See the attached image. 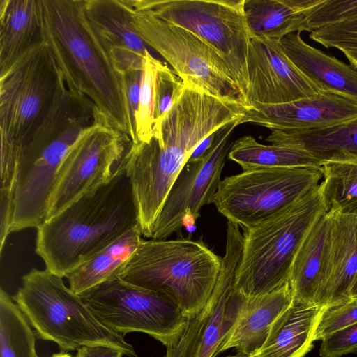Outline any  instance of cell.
I'll list each match as a JSON object with an SVG mask.
<instances>
[{"label":"cell","instance_id":"obj_42","mask_svg":"<svg viewBox=\"0 0 357 357\" xmlns=\"http://www.w3.org/2000/svg\"><path fill=\"white\" fill-rule=\"evenodd\" d=\"M351 299H357V275L351 290Z\"/></svg>","mask_w":357,"mask_h":357},{"label":"cell","instance_id":"obj_3","mask_svg":"<svg viewBox=\"0 0 357 357\" xmlns=\"http://www.w3.org/2000/svg\"><path fill=\"white\" fill-rule=\"evenodd\" d=\"M137 226L135 199L123 157L107 182L36 228V252L47 271L66 278Z\"/></svg>","mask_w":357,"mask_h":357},{"label":"cell","instance_id":"obj_6","mask_svg":"<svg viewBox=\"0 0 357 357\" xmlns=\"http://www.w3.org/2000/svg\"><path fill=\"white\" fill-rule=\"evenodd\" d=\"M325 213L319 183L273 217L244 229L235 289L252 298L271 292L288 282L301 243Z\"/></svg>","mask_w":357,"mask_h":357},{"label":"cell","instance_id":"obj_20","mask_svg":"<svg viewBox=\"0 0 357 357\" xmlns=\"http://www.w3.org/2000/svg\"><path fill=\"white\" fill-rule=\"evenodd\" d=\"M280 45L301 73L320 90L340 93L357 100V69L306 43L301 32L290 33Z\"/></svg>","mask_w":357,"mask_h":357},{"label":"cell","instance_id":"obj_5","mask_svg":"<svg viewBox=\"0 0 357 357\" xmlns=\"http://www.w3.org/2000/svg\"><path fill=\"white\" fill-rule=\"evenodd\" d=\"M222 263L201 240L143 239L117 277L166 296L189 317L207 303Z\"/></svg>","mask_w":357,"mask_h":357},{"label":"cell","instance_id":"obj_44","mask_svg":"<svg viewBox=\"0 0 357 357\" xmlns=\"http://www.w3.org/2000/svg\"><path fill=\"white\" fill-rule=\"evenodd\" d=\"M226 357H248L245 355H243L242 354H240V353H237L236 355H234V356H227Z\"/></svg>","mask_w":357,"mask_h":357},{"label":"cell","instance_id":"obj_15","mask_svg":"<svg viewBox=\"0 0 357 357\" xmlns=\"http://www.w3.org/2000/svg\"><path fill=\"white\" fill-rule=\"evenodd\" d=\"M241 119L220 128L212 146L201 158L188 160L174 181L149 238L165 240L183 226L194 225L202 208L213 203L226 156L233 144L229 138Z\"/></svg>","mask_w":357,"mask_h":357},{"label":"cell","instance_id":"obj_35","mask_svg":"<svg viewBox=\"0 0 357 357\" xmlns=\"http://www.w3.org/2000/svg\"><path fill=\"white\" fill-rule=\"evenodd\" d=\"M310 38L326 48L357 45V22L328 26L310 33Z\"/></svg>","mask_w":357,"mask_h":357},{"label":"cell","instance_id":"obj_23","mask_svg":"<svg viewBox=\"0 0 357 357\" xmlns=\"http://www.w3.org/2000/svg\"><path fill=\"white\" fill-rule=\"evenodd\" d=\"M320 0H245L244 11L250 38L280 41L305 31V13Z\"/></svg>","mask_w":357,"mask_h":357},{"label":"cell","instance_id":"obj_1","mask_svg":"<svg viewBox=\"0 0 357 357\" xmlns=\"http://www.w3.org/2000/svg\"><path fill=\"white\" fill-rule=\"evenodd\" d=\"M247 110L239 100L220 98L184 84L151 138L130 142L124 155L142 235L149 238L178 174L198 144Z\"/></svg>","mask_w":357,"mask_h":357},{"label":"cell","instance_id":"obj_40","mask_svg":"<svg viewBox=\"0 0 357 357\" xmlns=\"http://www.w3.org/2000/svg\"><path fill=\"white\" fill-rule=\"evenodd\" d=\"M216 132L206 137L198 144V146L195 149V150L192 153L189 158V160L199 159L204 154H205V153L212 146L215 140Z\"/></svg>","mask_w":357,"mask_h":357},{"label":"cell","instance_id":"obj_28","mask_svg":"<svg viewBox=\"0 0 357 357\" xmlns=\"http://www.w3.org/2000/svg\"><path fill=\"white\" fill-rule=\"evenodd\" d=\"M321 162L320 187L326 212L357 215V155L340 152Z\"/></svg>","mask_w":357,"mask_h":357},{"label":"cell","instance_id":"obj_2","mask_svg":"<svg viewBox=\"0 0 357 357\" xmlns=\"http://www.w3.org/2000/svg\"><path fill=\"white\" fill-rule=\"evenodd\" d=\"M43 41L68 89L86 96L114 129L134 140L123 75L84 11V0H40Z\"/></svg>","mask_w":357,"mask_h":357},{"label":"cell","instance_id":"obj_10","mask_svg":"<svg viewBox=\"0 0 357 357\" xmlns=\"http://www.w3.org/2000/svg\"><path fill=\"white\" fill-rule=\"evenodd\" d=\"M321 167L257 168L221 181L213 204L244 229L273 217L319 185Z\"/></svg>","mask_w":357,"mask_h":357},{"label":"cell","instance_id":"obj_27","mask_svg":"<svg viewBox=\"0 0 357 357\" xmlns=\"http://www.w3.org/2000/svg\"><path fill=\"white\" fill-rule=\"evenodd\" d=\"M137 226L69 273L70 289L78 295L116 278L143 238Z\"/></svg>","mask_w":357,"mask_h":357},{"label":"cell","instance_id":"obj_33","mask_svg":"<svg viewBox=\"0 0 357 357\" xmlns=\"http://www.w3.org/2000/svg\"><path fill=\"white\" fill-rule=\"evenodd\" d=\"M184 83L166 63L159 61L155 89V124L170 109L180 95Z\"/></svg>","mask_w":357,"mask_h":357},{"label":"cell","instance_id":"obj_29","mask_svg":"<svg viewBox=\"0 0 357 357\" xmlns=\"http://www.w3.org/2000/svg\"><path fill=\"white\" fill-rule=\"evenodd\" d=\"M228 158L243 171L257 168H286L321 166V162L304 150L276 144H263L250 135L236 140Z\"/></svg>","mask_w":357,"mask_h":357},{"label":"cell","instance_id":"obj_41","mask_svg":"<svg viewBox=\"0 0 357 357\" xmlns=\"http://www.w3.org/2000/svg\"><path fill=\"white\" fill-rule=\"evenodd\" d=\"M337 50L344 54L350 65L357 69V45L340 47Z\"/></svg>","mask_w":357,"mask_h":357},{"label":"cell","instance_id":"obj_25","mask_svg":"<svg viewBox=\"0 0 357 357\" xmlns=\"http://www.w3.org/2000/svg\"><path fill=\"white\" fill-rule=\"evenodd\" d=\"M84 11L109 52L124 47L145 56L149 51L134 26L131 0H84Z\"/></svg>","mask_w":357,"mask_h":357},{"label":"cell","instance_id":"obj_16","mask_svg":"<svg viewBox=\"0 0 357 357\" xmlns=\"http://www.w3.org/2000/svg\"><path fill=\"white\" fill-rule=\"evenodd\" d=\"M248 72V109L257 104L290 102L321 91L291 61L278 40L250 38Z\"/></svg>","mask_w":357,"mask_h":357},{"label":"cell","instance_id":"obj_38","mask_svg":"<svg viewBox=\"0 0 357 357\" xmlns=\"http://www.w3.org/2000/svg\"><path fill=\"white\" fill-rule=\"evenodd\" d=\"M109 54L116 68L122 74L132 70L143 69L144 56L132 50L114 47L109 50Z\"/></svg>","mask_w":357,"mask_h":357},{"label":"cell","instance_id":"obj_22","mask_svg":"<svg viewBox=\"0 0 357 357\" xmlns=\"http://www.w3.org/2000/svg\"><path fill=\"white\" fill-rule=\"evenodd\" d=\"M323 310L294 302L273 324L260 349L249 357H303L314 347Z\"/></svg>","mask_w":357,"mask_h":357},{"label":"cell","instance_id":"obj_4","mask_svg":"<svg viewBox=\"0 0 357 357\" xmlns=\"http://www.w3.org/2000/svg\"><path fill=\"white\" fill-rule=\"evenodd\" d=\"M101 115L86 96L68 88L33 135L17 149L11 234L37 228L61 165L79 137Z\"/></svg>","mask_w":357,"mask_h":357},{"label":"cell","instance_id":"obj_36","mask_svg":"<svg viewBox=\"0 0 357 357\" xmlns=\"http://www.w3.org/2000/svg\"><path fill=\"white\" fill-rule=\"evenodd\" d=\"M357 352V324L338 331L322 340L321 357H341Z\"/></svg>","mask_w":357,"mask_h":357},{"label":"cell","instance_id":"obj_26","mask_svg":"<svg viewBox=\"0 0 357 357\" xmlns=\"http://www.w3.org/2000/svg\"><path fill=\"white\" fill-rule=\"evenodd\" d=\"M329 222L326 212L309 229L295 255L289 279L295 303L315 305Z\"/></svg>","mask_w":357,"mask_h":357},{"label":"cell","instance_id":"obj_43","mask_svg":"<svg viewBox=\"0 0 357 357\" xmlns=\"http://www.w3.org/2000/svg\"><path fill=\"white\" fill-rule=\"evenodd\" d=\"M50 357H73V356L68 353L61 351L60 353L54 354Z\"/></svg>","mask_w":357,"mask_h":357},{"label":"cell","instance_id":"obj_31","mask_svg":"<svg viewBox=\"0 0 357 357\" xmlns=\"http://www.w3.org/2000/svg\"><path fill=\"white\" fill-rule=\"evenodd\" d=\"M158 59L149 51L144 59L143 74L140 90L139 102L136 114V142L149 140L155 126V89Z\"/></svg>","mask_w":357,"mask_h":357},{"label":"cell","instance_id":"obj_14","mask_svg":"<svg viewBox=\"0 0 357 357\" xmlns=\"http://www.w3.org/2000/svg\"><path fill=\"white\" fill-rule=\"evenodd\" d=\"M130 141L100 115L79 137L64 158L51 192L45 220L107 182L128 150L126 142Z\"/></svg>","mask_w":357,"mask_h":357},{"label":"cell","instance_id":"obj_17","mask_svg":"<svg viewBox=\"0 0 357 357\" xmlns=\"http://www.w3.org/2000/svg\"><path fill=\"white\" fill-rule=\"evenodd\" d=\"M357 116V100L337 92L320 91L314 96L276 105H254L239 124L250 123L271 130L325 128Z\"/></svg>","mask_w":357,"mask_h":357},{"label":"cell","instance_id":"obj_34","mask_svg":"<svg viewBox=\"0 0 357 357\" xmlns=\"http://www.w3.org/2000/svg\"><path fill=\"white\" fill-rule=\"evenodd\" d=\"M357 324V299L324 308L315 332L314 341Z\"/></svg>","mask_w":357,"mask_h":357},{"label":"cell","instance_id":"obj_37","mask_svg":"<svg viewBox=\"0 0 357 357\" xmlns=\"http://www.w3.org/2000/svg\"><path fill=\"white\" fill-rule=\"evenodd\" d=\"M142 74L143 69L132 70L123 74L126 86L131 126L134 135V140L131 142H135L136 140L135 119L139 102Z\"/></svg>","mask_w":357,"mask_h":357},{"label":"cell","instance_id":"obj_24","mask_svg":"<svg viewBox=\"0 0 357 357\" xmlns=\"http://www.w3.org/2000/svg\"><path fill=\"white\" fill-rule=\"evenodd\" d=\"M266 140L304 150L320 161L340 152L357 155V116L321 128L271 130Z\"/></svg>","mask_w":357,"mask_h":357},{"label":"cell","instance_id":"obj_7","mask_svg":"<svg viewBox=\"0 0 357 357\" xmlns=\"http://www.w3.org/2000/svg\"><path fill=\"white\" fill-rule=\"evenodd\" d=\"M63 278L47 269L33 268L22 276V285L12 297L36 337L56 343L62 352L99 344L135 357L134 347L105 326Z\"/></svg>","mask_w":357,"mask_h":357},{"label":"cell","instance_id":"obj_18","mask_svg":"<svg viewBox=\"0 0 357 357\" xmlns=\"http://www.w3.org/2000/svg\"><path fill=\"white\" fill-rule=\"evenodd\" d=\"M327 213L330 222L314 303L324 308L351 300L357 275V215Z\"/></svg>","mask_w":357,"mask_h":357},{"label":"cell","instance_id":"obj_9","mask_svg":"<svg viewBox=\"0 0 357 357\" xmlns=\"http://www.w3.org/2000/svg\"><path fill=\"white\" fill-rule=\"evenodd\" d=\"M67 89L43 41L0 75L1 139L16 149L43 124Z\"/></svg>","mask_w":357,"mask_h":357},{"label":"cell","instance_id":"obj_8","mask_svg":"<svg viewBox=\"0 0 357 357\" xmlns=\"http://www.w3.org/2000/svg\"><path fill=\"white\" fill-rule=\"evenodd\" d=\"M245 0H131L135 10L180 26L211 47L227 67L248 109L250 40Z\"/></svg>","mask_w":357,"mask_h":357},{"label":"cell","instance_id":"obj_39","mask_svg":"<svg viewBox=\"0 0 357 357\" xmlns=\"http://www.w3.org/2000/svg\"><path fill=\"white\" fill-rule=\"evenodd\" d=\"M119 349L106 345H87L80 347L75 357H123Z\"/></svg>","mask_w":357,"mask_h":357},{"label":"cell","instance_id":"obj_21","mask_svg":"<svg viewBox=\"0 0 357 357\" xmlns=\"http://www.w3.org/2000/svg\"><path fill=\"white\" fill-rule=\"evenodd\" d=\"M43 42L40 0L0 1V75Z\"/></svg>","mask_w":357,"mask_h":357},{"label":"cell","instance_id":"obj_30","mask_svg":"<svg viewBox=\"0 0 357 357\" xmlns=\"http://www.w3.org/2000/svg\"><path fill=\"white\" fill-rule=\"evenodd\" d=\"M13 298L0 290V357H38L36 334Z\"/></svg>","mask_w":357,"mask_h":357},{"label":"cell","instance_id":"obj_11","mask_svg":"<svg viewBox=\"0 0 357 357\" xmlns=\"http://www.w3.org/2000/svg\"><path fill=\"white\" fill-rule=\"evenodd\" d=\"M95 316L114 332H142L167 347L178 342L188 317L166 296L118 277L79 295Z\"/></svg>","mask_w":357,"mask_h":357},{"label":"cell","instance_id":"obj_12","mask_svg":"<svg viewBox=\"0 0 357 357\" xmlns=\"http://www.w3.org/2000/svg\"><path fill=\"white\" fill-rule=\"evenodd\" d=\"M133 24L146 44L169 62L184 84L220 98L239 100L245 107L225 63L199 38L149 13L135 9Z\"/></svg>","mask_w":357,"mask_h":357},{"label":"cell","instance_id":"obj_19","mask_svg":"<svg viewBox=\"0 0 357 357\" xmlns=\"http://www.w3.org/2000/svg\"><path fill=\"white\" fill-rule=\"evenodd\" d=\"M294 303L289 282L268 294L247 298L236 324L220 344L217 355L230 348L248 357L255 354L264 344L273 324Z\"/></svg>","mask_w":357,"mask_h":357},{"label":"cell","instance_id":"obj_13","mask_svg":"<svg viewBox=\"0 0 357 357\" xmlns=\"http://www.w3.org/2000/svg\"><path fill=\"white\" fill-rule=\"evenodd\" d=\"M227 224L226 250L213 291L205 305L188 317L179 340L167 347L164 357H215L243 308L247 297L234 287L243 235L239 225Z\"/></svg>","mask_w":357,"mask_h":357},{"label":"cell","instance_id":"obj_32","mask_svg":"<svg viewBox=\"0 0 357 357\" xmlns=\"http://www.w3.org/2000/svg\"><path fill=\"white\" fill-rule=\"evenodd\" d=\"M357 22V0H320L305 14V31L316 30L344 22Z\"/></svg>","mask_w":357,"mask_h":357}]
</instances>
